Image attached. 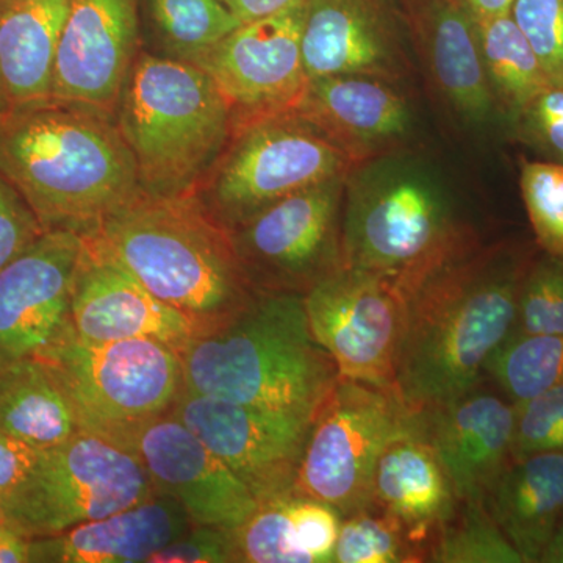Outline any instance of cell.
Returning a JSON list of instances; mask_svg holds the SVG:
<instances>
[{
  "instance_id": "36",
  "label": "cell",
  "mask_w": 563,
  "mask_h": 563,
  "mask_svg": "<svg viewBox=\"0 0 563 563\" xmlns=\"http://www.w3.org/2000/svg\"><path fill=\"white\" fill-rule=\"evenodd\" d=\"M563 453V384L515 404L514 459Z\"/></svg>"
},
{
  "instance_id": "16",
  "label": "cell",
  "mask_w": 563,
  "mask_h": 563,
  "mask_svg": "<svg viewBox=\"0 0 563 563\" xmlns=\"http://www.w3.org/2000/svg\"><path fill=\"white\" fill-rule=\"evenodd\" d=\"M84 235L44 231L0 269V352L40 354L70 325V298Z\"/></svg>"
},
{
  "instance_id": "37",
  "label": "cell",
  "mask_w": 563,
  "mask_h": 563,
  "mask_svg": "<svg viewBox=\"0 0 563 563\" xmlns=\"http://www.w3.org/2000/svg\"><path fill=\"white\" fill-rule=\"evenodd\" d=\"M510 16L531 44L548 80L563 87V0H515Z\"/></svg>"
},
{
  "instance_id": "48",
  "label": "cell",
  "mask_w": 563,
  "mask_h": 563,
  "mask_svg": "<svg viewBox=\"0 0 563 563\" xmlns=\"http://www.w3.org/2000/svg\"><path fill=\"white\" fill-rule=\"evenodd\" d=\"M3 521H5V520H3L2 504H0V525H2V523H3Z\"/></svg>"
},
{
  "instance_id": "23",
  "label": "cell",
  "mask_w": 563,
  "mask_h": 563,
  "mask_svg": "<svg viewBox=\"0 0 563 563\" xmlns=\"http://www.w3.org/2000/svg\"><path fill=\"white\" fill-rule=\"evenodd\" d=\"M192 526L179 503L154 493L129 509L88 521L58 536L32 539L31 562L140 563Z\"/></svg>"
},
{
  "instance_id": "35",
  "label": "cell",
  "mask_w": 563,
  "mask_h": 563,
  "mask_svg": "<svg viewBox=\"0 0 563 563\" xmlns=\"http://www.w3.org/2000/svg\"><path fill=\"white\" fill-rule=\"evenodd\" d=\"M520 188L537 243L542 251L563 254V166L523 162Z\"/></svg>"
},
{
  "instance_id": "4",
  "label": "cell",
  "mask_w": 563,
  "mask_h": 563,
  "mask_svg": "<svg viewBox=\"0 0 563 563\" xmlns=\"http://www.w3.org/2000/svg\"><path fill=\"white\" fill-rule=\"evenodd\" d=\"M185 388L222 401L313 421L340 372L314 339L302 295L257 292L180 350Z\"/></svg>"
},
{
  "instance_id": "43",
  "label": "cell",
  "mask_w": 563,
  "mask_h": 563,
  "mask_svg": "<svg viewBox=\"0 0 563 563\" xmlns=\"http://www.w3.org/2000/svg\"><path fill=\"white\" fill-rule=\"evenodd\" d=\"M303 0H224L225 5L243 22L262 20L291 9Z\"/></svg>"
},
{
  "instance_id": "33",
  "label": "cell",
  "mask_w": 563,
  "mask_h": 563,
  "mask_svg": "<svg viewBox=\"0 0 563 563\" xmlns=\"http://www.w3.org/2000/svg\"><path fill=\"white\" fill-rule=\"evenodd\" d=\"M510 335H563V254H533Z\"/></svg>"
},
{
  "instance_id": "12",
  "label": "cell",
  "mask_w": 563,
  "mask_h": 563,
  "mask_svg": "<svg viewBox=\"0 0 563 563\" xmlns=\"http://www.w3.org/2000/svg\"><path fill=\"white\" fill-rule=\"evenodd\" d=\"M303 303L340 376L396 393L406 306L390 284L342 266L310 288Z\"/></svg>"
},
{
  "instance_id": "20",
  "label": "cell",
  "mask_w": 563,
  "mask_h": 563,
  "mask_svg": "<svg viewBox=\"0 0 563 563\" xmlns=\"http://www.w3.org/2000/svg\"><path fill=\"white\" fill-rule=\"evenodd\" d=\"M302 57L310 80L354 74L401 85L412 73L384 0H307Z\"/></svg>"
},
{
  "instance_id": "40",
  "label": "cell",
  "mask_w": 563,
  "mask_h": 563,
  "mask_svg": "<svg viewBox=\"0 0 563 563\" xmlns=\"http://www.w3.org/2000/svg\"><path fill=\"white\" fill-rule=\"evenodd\" d=\"M44 232L21 192L0 174V269Z\"/></svg>"
},
{
  "instance_id": "14",
  "label": "cell",
  "mask_w": 563,
  "mask_h": 563,
  "mask_svg": "<svg viewBox=\"0 0 563 563\" xmlns=\"http://www.w3.org/2000/svg\"><path fill=\"white\" fill-rule=\"evenodd\" d=\"M103 439L135 454L154 492L179 503L192 525L233 531L262 504L173 412Z\"/></svg>"
},
{
  "instance_id": "34",
  "label": "cell",
  "mask_w": 563,
  "mask_h": 563,
  "mask_svg": "<svg viewBox=\"0 0 563 563\" xmlns=\"http://www.w3.org/2000/svg\"><path fill=\"white\" fill-rule=\"evenodd\" d=\"M288 496L263 503L232 531L236 563H312L295 539L287 514Z\"/></svg>"
},
{
  "instance_id": "2",
  "label": "cell",
  "mask_w": 563,
  "mask_h": 563,
  "mask_svg": "<svg viewBox=\"0 0 563 563\" xmlns=\"http://www.w3.org/2000/svg\"><path fill=\"white\" fill-rule=\"evenodd\" d=\"M0 174L44 231L87 235L141 192L114 114L54 98L14 107L0 121Z\"/></svg>"
},
{
  "instance_id": "27",
  "label": "cell",
  "mask_w": 563,
  "mask_h": 563,
  "mask_svg": "<svg viewBox=\"0 0 563 563\" xmlns=\"http://www.w3.org/2000/svg\"><path fill=\"white\" fill-rule=\"evenodd\" d=\"M0 431L38 450L81 431L73 402L43 358L0 352Z\"/></svg>"
},
{
  "instance_id": "21",
  "label": "cell",
  "mask_w": 563,
  "mask_h": 563,
  "mask_svg": "<svg viewBox=\"0 0 563 563\" xmlns=\"http://www.w3.org/2000/svg\"><path fill=\"white\" fill-rule=\"evenodd\" d=\"M292 113L358 163L401 152L413 135V111L401 88L379 77L343 74L309 80Z\"/></svg>"
},
{
  "instance_id": "42",
  "label": "cell",
  "mask_w": 563,
  "mask_h": 563,
  "mask_svg": "<svg viewBox=\"0 0 563 563\" xmlns=\"http://www.w3.org/2000/svg\"><path fill=\"white\" fill-rule=\"evenodd\" d=\"M40 454L38 448L0 431V498L27 476Z\"/></svg>"
},
{
  "instance_id": "29",
  "label": "cell",
  "mask_w": 563,
  "mask_h": 563,
  "mask_svg": "<svg viewBox=\"0 0 563 563\" xmlns=\"http://www.w3.org/2000/svg\"><path fill=\"white\" fill-rule=\"evenodd\" d=\"M161 57L198 66L243 24L222 0H147Z\"/></svg>"
},
{
  "instance_id": "18",
  "label": "cell",
  "mask_w": 563,
  "mask_h": 563,
  "mask_svg": "<svg viewBox=\"0 0 563 563\" xmlns=\"http://www.w3.org/2000/svg\"><path fill=\"white\" fill-rule=\"evenodd\" d=\"M413 418L415 431L435 451L455 496L487 501L514 459L515 404L483 380L453 399L417 410Z\"/></svg>"
},
{
  "instance_id": "22",
  "label": "cell",
  "mask_w": 563,
  "mask_h": 563,
  "mask_svg": "<svg viewBox=\"0 0 563 563\" xmlns=\"http://www.w3.org/2000/svg\"><path fill=\"white\" fill-rule=\"evenodd\" d=\"M409 14L418 60L455 117L472 128L501 117L468 11L455 0H410Z\"/></svg>"
},
{
  "instance_id": "13",
  "label": "cell",
  "mask_w": 563,
  "mask_h": 563,
  "mask_svg": "<svg viewBox=\"0 0 563 563\" xmlns=\"http://www.w3.org/2000/svg\"><path fill=\"white\" fill-rule=\"evenodd\" d=\"M306 11L303 0L244 22L199 63L231 109L232 131L298 109L310 80L302 57Z\"/></svg>"
},
{
  "instance_id": "10",
  "label": "cell",
  "mask_w": 563,
  "mask_h": 563,
  "mask_svg": "<svg viewBox=\"0 0 563 563\" xmlns=\"http://www.w3.org/2000/svg\"><path fill=\"white\" fill-rule=\"evenodd\" d=\"M412 424L395 391L340 376L310 424L292 495L329 504L342 518L372 506L377 459Z\"/></svg>"
},
{
  "instance_id": "47",
  "label": "cell",
  "mask_w": 563,
  "mask_h": 563,
  "mask_svg": "<svg viewBox=\"0 0 563 563\" xmlns=\"http://www.w3.org/2000/svg\"><path fill=\"white\" fill-rule=\"evenodd\" d=\"M10 107L9 103L5 102V99L2 98V95H0V121L3 120V117H5L7 113H9Z\"/></svg>"
},
{
  "instance_id": "7",
  "label": "cell",
  "mask_w": 563,
  "mask_h": 563,
  "mask_svg": "<svg viewBox=\"0 0 563 563\" xmlns=\"http://www.w3.org/2000/svg\"><path fill=\"white\" fill-rule=\"evenodd\" d=\"M361 165L295 113L233 129L231 140L192 198L225 231L313 185L350 176Z\"/></svg>"
},
{
  "instance_id": "8",
  "label": "cell",
  "mask_w": 563,
  "mask_h": 563,
  "mask_svg": "<svg viewBox=\"0 0 563 563\" xmlns=\"http://www.w3.org/2000/svg\"><path fill=\"white\" fill-rule=\"evenodd\" d=\"M143 463L121 444L81 429L38 461L0 498L3 520L29 539L58 536L154 495Z\"/></svg>"
},
{
  "instance_id": "11",
  "label": "cell",
  "mask_w": 563,
  "mask_h": 563,
  "mask_svg": "<svg viewBox=\"0 0 563 563\" xmlns=\"http://www.w3.org/2000/svg\"><path fill=\"white\" fill-rule=\"evenodd\" d=\"M346 177L287 196L229 231L252 291L303 296L342 268Z\"/></svg>"
},
{
  "instance_id": "39",
  "label": "cell",
  "mask_w": 563,
  "mask_h": 563,
  "mask_svg": "<svg viewBox=\"0 0 563 563\" xmlns=\"http://www.w3.org/2000/svg\"><path fill=\"white\" fill-rule=\"evenodd\" d=\"M518 139L543 155L544 161L563 166V87L551 85L514 121Z\"/></svg>"
},
{
  "instance_id": "19",
  "label": "cell",
  "mask_w": 563,
  "mask_h": 563,
  "mask_svg": "<svg viewBox=\"0 0 563 563\" xmlns=\"http://www.w3.org/2000/svg\"><path fill=\"white\" fill-rule=\"evenodd\" d=\"M70 325L85 342L154 339L179 352L195 336L184 314L155 298L90 235H84L74 277Z\"/></svg>"
},
{
  "instance_id": "28",
  "label": "cell",
  "mask_w": 563,
  "mask_h": 563,
  "mask_svg": "<svg viewBox=\"0 0 563 563\" xmlns=\"http://www.w3.org/2000/svg\"><path fill=\"white\" fill-rule=\"evenodd\" d=\"M481 54L499 113L510 124L551 87L547 74L512 16L476 22Z\"/></svg>"
},
{
  "instance_id": "17",
  "label": "cell",
  "mask_w": 563,
  "mask_h": 563,
  "mask_svg": "<svg viewBox=\"0 0 563 563\" xmlns=\"http://www.w3.org/2000/svg\"><path fill=\"white\" fill-rule=\"evenodd\" d=\"M140 0H69L51 98L114 114L139 55Z\"/></svg>"
},
{
  "instance_id": "15",
  "label": "cell",
  "mask_w": 563,
  "mask_h": 563,
  "mask_svg": "<svg viewBox=\"0 0 563 563\" xmlns=\"http://www.w3.org/2000/svg\"><path fill=\"white\" fill-rule=\"evenodd\" d=\"M173 413L243 481L258 501L292 495L312 420L184 388Z\"/></svg>"
},
{
  "instance_id": "30",
  "label": "cell",
  "mask_w": 563,
  "mask_h": 563,
  "mask_svg": "<svg viewBox=\"0 0 563 563\" xmlns=\"http://www.w3.org/2000/svg\"><path fill=\"white\" fill-rule=\"evenodd\" d=\"M484 379L514 404L562 385L563 335L507 336L488 358Z\"/></svg>"
},
{
  "instance_id": "6",
  "label": "cell",
  "mask_w": 563,
  "mask_h": 563,
  "mask_svg": "<svg viewBox=\"0 0 563 563\" xmlns=\"http://www.w3.org/2000/svg\"><path fill=\"white\" fill-rule=\"evenodd\" d=\"M114 120L135 161L141 191L191 196L232 136V113L206 70L136 55Z\"/></svg>"
},
{
  "instance_id": "45",
  "label": "cell",
  "mask_w": 563,
  "mask_h": 563,
  "mask_svg": "<svg viewBox=\"0 0 563 563\" xmlns=\"http://www.w3.org/2000/svg\"><path fill=\"white\" fill-rule=\"evenodd\" d=\"M468 11L474 22L495 20L507 16L512 11L515 0H455Z\"/></svg>"
},
{
  "instance_id": "5",
  "label": "cell",
  "mask_w": 563,
  "mask_h": 563,
  "mask_svg": "<svg viewBox=\"0 0 563 563\" xmlns=\"http://www.w3.org/2000/svg\"><path fill=\"white\" fill-rule=\"evenodd\" d=\"M87 235L184 314L195 335L220 328L257 295L244 279L231 233L192 196L141 191Z\"/></svg>"
},
{
  "instance_id": "31",
  "label": "cell",
  "mask_w": 563,
  "mask_h": 563,
  "mask_svg": "<svg viewBox=\"0 0 563 563\" xmlns=\"http://www.w3.org/2000/svg\"><path fill=\"white\" fill-rule=\"evenodd\" d=\"M426 562L523 563V559L493 520L487 504L457 499L453 512L433 532Z\"/></svg>"
},
{
  "instance_id": "44",
  "label": "cell",
  "mask_w": 563,
  "mask_h": 563,
  "mask_svg": "<svg viewBox=\"0 0 563 563\" xmlns=\"http://www.w3.org/2000/svg\"><path fill=\"white\" fill-rule=\"evenodd\" d=\"M31 544L29 537L22 536L5 521L0 525V563L31 562Z\"/></svg>"
},
{
  "instance_id": "24",
  "label": "cell",
  "mask_w": 563,
  "mask_h": 563,
  "mask_svg": "<svg viewBox=\"0 0 563 563\" xmlns=\"http://www.w3.org/2000/svg\"><path fill=\"white\" fill-rule=\"evenodd\" d=\"M453 483L431 444L407 429L387 443L374 466L372 504L398 518L420 548L422 562L433 532L457 504Z\"/></svg>"
},
{
  "instance_id": "32",
  "label": "cell",
  "mask_w": 563,
  "mask_h": 563,
  "mask_svg": "<svg viewBox=\"0 0 563 563\" xmlns=\"http://www.w3.org/2000/svg\"><path fill=\"white\" fill-rule=\"evenodd\" d=\"M333 562L424 563L401 521L374 504L343 518Z\"/></svg>"
},
{
  "instance_id": "49",
  "label": "cell",
  "mask_w": 563,
  "mask_h": 563,
  "mask_svg": "<svg viewBox=\"0 0 563 563\" xmlns=\"http://www.w3.org/2000/svg\"><path fill=\"white\" fill-rule=\"evenodd\" d=\"M222 2H224V0H222Z\"/></svg>"
},
{
  "instance_id": "1",
  "label": "cell",
  "mask_w": 563,
  "mask_h": 563,
  "mask_svg": "<svg viewBox=\"0 0 563 563\" xmlns=\"http://www.w3.org/2000/svg\"><path fill=\"white\" fill-rule=\"evenodd\" d=\"M533 254L517 243L479 244L404 302L396 395L417 412L484 380L493 352L514 331Z\"/></svg>"
},
{
  "instance_id": "46",
  "label": "cell",
  "mask_w": 563,
  "mask_h": 563,
  "mask_svg": "<svg viewBox=\"0 0 563 563\" xmlns=\"http://www.w3.org/2000/svg\"><path fill=\"white\" fill-rule=\"evenodd\" d=\"M540 563H563V515L550 543L544 548Z\"/></svg>"
},
{
  "instance_id": "26",
  "label": "cell",
  "mask_w": 563,
  "mask_h": 563,
  "mask_svg": "<svg viewBox=\"0 0 563 563\" xmlns=\"http://www.w3.org/2000/svg\"><path fill=\"white\" fill-rule=\"evenodd\" d=\"M485 504L523 563H540L563 515V453L512 459Z\"/></svg>"
},
{
  "instance_id": "38",
  "label": "cell",
  "mask_w": 563,
  "mask_h": 563,
  "mask_svg": "<svg viewBox=\"0 0 563 563\" xmlns=\"http://www.w3.org/2000/svg\"><path fill=\"white\" fill-rule=\"evenodd\" d=\"M299 548L312 563L333 562L342 515L329 504L290 495L285 501Z\"/></svg>"
},
{
  "instance_id": "41",
  "label": "cell",
  "mask_w": 563,
  "mask_h": 563,
  "mask_svg": "<svg viewBox=\"0 0 563 563\" xmlns=\"http://www.w3.org/2000/svg\"><path fill=\"white\" fill-rule=\"evenodd\" d=\"M235 563L232 531L192 525L184 536L158 551L150 563Z\"/></svg>"
},
{
  "instance_id": "9",
  "label": "cell",
  "mask_w": 563,
  "mask_h": 563,
  "mask_svg": "<svg viewBox=\"0 0 563 563\" xmlns=\"http://www.w3.org/2000/svg\"><path fill=\"white\" fill-rule=\"evenodd\" d=\"M36 357L60 380L81 429L101 437L173 412L185 388L180 352L154 339L91 343L69 325Z\"/></svg>"
},
{
  "instance_id": "3",
  "label": "cell",
  "mask_w": 563,
  "mask_h": 563,
  "mask_svg": "<svg viewBox=\"0 0 563 563\" xmlns=\"http://www.w3.org/2000/svg\"><path fill=\"white\" fill-rule=\"evenodd\" d=\"M479 244L443 181L412 155L372 158L346 177L343 266L387 282L404 302Z\"/></svg>"
},
{
  "instance_id": "25",
  "label": "cell",
  "mask_w": 563,
  "mask_h": 563,
  "mask_svg": "<svg viewBox=\"0 0 563 563\" xmlns=\"http://www.w3.org/2000/svg\"><path fill=\"white\" fill-rule=\"evenodd\" d=\"M69 0H0V95L14 107L46 101Z\"/></svg>"
}]
</instances>
